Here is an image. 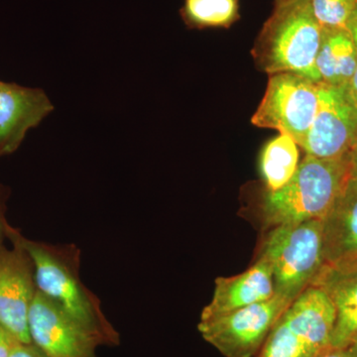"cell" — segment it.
<instances>
[{
    "instance_id": "1",
    "label": "cell",
    "mask_w": 357,
    "mask_h": 357,
    "mask_svg": "<svg viewBox=\"0 0 357 357\" xmlns=\"http://www.w3.org/2000/svg\"><path fill=\"white\" fill-rule=\"evenodd\" d=\"M13 231L31 257L37 290L62 307L100 345L119 344V333L105 317L100 300L82 281L79 248L30 241L14 227Z\"/></svg>"
},
{
    "instance_id": "2",
    "label": "cell",
    "mask_w": 357,
    "mask_h": 357,
    "mask_svg": "<svg viewBox=\"0 0 357 357\" xmlns=\"http://www.w3.org/2000/svg\"><path fill=\"white\" fill-rule=\"evenodd\" d=\"M323 28L312 14L310 0L275 2L253 46L258 69L271 76L290 73L321 83L316 68Z\"/></svg>"
},
{
    "instance_id": "3",
    "label": "cell",
    "mask_w": 357,
    "mask_h": 357,
    "mask_svg": "<svg viewBox=\"0 0 357 357\" xmlns=\"http://www.w3.org/2000/svg\"><path fill=\"white\" fill-rule=\"evenodd\" d=\"M351 178L349 157L326 160L305 155L285 187L276 192L263 191L259 208L265 229L323 220Z\"/></svg>"
},
{
    "instance_id": "4",
    "label": "cell",
    "mask_w": 357,
    "mask_h": 357,
    "mask_svg": "<svg viewBox=\"0 0 357 357\" xmlns=\"http://www.w3.org/2000/svg\"><path fill=\"white\" fill-rule=\"evenodd\" d=\"M257 257L271 269L275 295L293 303L312 285L325 265L323 220L266 229Z\"/></svg>"
},
{
    "instance_id": "5",
    "label": "cell",
    "mask_w": 357,
    "mask_h": 357,
    "mask_svg": "<svg viewBox=\"0 0 357 357\" xmlns=\"http://www.w3.org/2000/svg\"><path fill=\"white\" fill-rule=\"evenodd\" d=\"M335 319L328 296L310 286L283 312L257 357H318L331 347Z\"/></svg>"
},
{
    "instance_id": "6",
    "label": "cell",
    "mask_w": 357,
    "mask_h": 357,
    "mask_svg": "<svg viewBox=\"0 0 357 357\" xmlns=\"http://www.w3.org/2000/svg\"><path fill=\"white\" fill-rule=\"evenodd\" d=\"M319 84L290 73L271 75L251 121L287 134L302 147L318 112Z\"/></svg>"
},
{
    "instance_id": "7",
    "label": "cell",
    "mask_w": 357,
    "mask_h": 357,
    "mask_svg": "<svg viewBox=\"0 0 357 357\" xmlns=\"http://www.w3.org/2000/svg\"><path fill=\"white\" fill-rule=\"evenodd\" d=\"M291 304L275 295L222 316L199 319L198 330L204 340L225 357H253Z\"/></svg>"
},
{
    "instance_id": "8",
    "label": "cell",
    "mask_w": 357,
    "mask_h": 357,
    "mask_svg": "<svg viewBox=\"0 0 357 357\" xmlns=\"http://www.w3.org/2000/svg\"><path fill=\"white\" fill-rule=\"evenodd\" d=\"M357 142V100L351 86L319 84L318 112L301 149L314 158H349Z\"/></svg>"
},
{
    "instance_id": "9",
    "label": "cell",
    "mask_w": 357,
    "mask_h": 357,
    "mask_svg": "<svg viewBox=\"0 0 357 357\" xmlns=\"http://www.w3.org/2000/svg\"><path fill=\"white\" fill-rule=\"evenodd\" d=\"M13 248H0V326L22 344H31L28 316L37 292L34 264L8 225Z\"/></svg>"
},
{
    "instance_id": "10",
    "label": "cell",
    "mask_w": 357,
    "mask_h": 357,
    "mask_svg": "<svg viewBox=\"0 0 357 357\" xmlns=\"http://www.w3.org/2000/svg\"><path fill=\"white\" fill-rule=\"evenodd\" d=\"M35 347L49 357H98L100 344L79 321L37 290L28 316Z\"/></svg>"
},
{
    "instance_id": "11",
    "label": "cell",
    "mask_w": 357,
    "mask_h": 357,
    "mask_svg": "<svg viewBox=\"0 0 357 357\" xmlns=\"http://www.w3.org/2000/svg\"><path fill=\"white\" fill-rule=\"evenodd\" d=\"M54 105L43 89L0 81V152L20 148L30 129L53 112Z\"/></svg>"
},
{
    "instance_id": "12",
    "label": "cell",
    "mask_w": 357,
    "mask_h": 357,
    "mask_svg": "<svg viewBox=\"0 0 357 357\" xmlns=\"http://www.w3.org/2000/svg\"><path fill=\"white\" fill-rule=\"evenodd\" d=\"M215 284L213 298L204 307L201 319L222 316L275 296L271 269L261 257H256L255 262L243 273L218 277Z\"/></svg>"
},
{
    "instance_id": "13",
    "label": "cell",
    "mask_w": 357,
    "mask_h": 357,
    "mask_svg": "<svg viewBox=\"0 0 357 357\" xmlns=\"http://www.w3.org/2000/svg\"><path fill=\"white\" fill-rule=\"evenodd\" d=\"M323 241L325 265H357V180L351 178L324 218Z\"/></svg>"
},
{
    "instance_id": "14",
    "label": "cell",
    "mask_w": 357,
    "mask_h": 357,
    "mask_svg": "<svg viewBox=\"0 0 357 357\" xmlns=\"http://www.w3.org/2000/svg\"><path fill=\"white\" fill-rule=\"evenodd\" d=\"M312 286L328 296L335 319L331 347H344L357 338V265L328 266L324 265Z\"/></svg>"
},
{
    "instance_id": "15",
    "label": "cell",
    "mask_w": 357,
    "mask_h": 357,
    "mask_svg": "<svg viewBox=\"0 0 357 357\" xmlns=\"http://www.w3.org/2000/svg\"><path fill=\"white\" fill-rule=\"evenodd\" d=\"M356 66V45L349 30H323L316 61L321 84L351 86Z\"/></svg>"
},
{
    "instance_id": "16",
    "label": "cell",
    "mask_w": 357,
    "mask_h": 357,
    "mask_svg": "<svg viewBox=\"0 0 357 357\" xmlns=\"http://www.w3.org/2000/svg\"><path fill=\"white\" fill-rule=\"evenodd\" d=\"M299 148L287 134L276 136L263 147L259 169L265 191H278L292 180L301 163Z\"/></svg>"
},
{
    "instance_id": "17",
    "label": "cell",
    "mask_w": 357,
    "mask_h": 357,
    "mask_svg": "<svg viewBox=\"0 0 357 357\" xmlns=\"http://www.w3.org/2000/svg\"><path fill=\"white\" fill-rule=\"evenodd\" d=\"M239 0H184L181 20L190 30L231 27L241 18Z\"/></svg>"
},
{
    "instance_id": "18",
    "label": "cell",
    "mask_w": 357,
    "mask_h": 357,
    "mask_svg": "<svg viewBox=\"0 0 357 357\" xmlns=\"http://www.w3.org/2000/svg\"><path fill=\"white\" fill-rule=\"evenodd\" d=\"M312 14L323 30L349 29L357 0H310Z\"/></svg>"
},
{
    "instance_id": "19",
    "label": "cell",
    "mask_w": 357,
    "mask_h": 357,
    "mask_svg": "<svg viewBox=\"0 0 357 357\" xmlns=\"http://www.w3.org/2000/svg\"><path fill=\"white\" fill-rule=\"evenodd\" d=\"M9 190L6 185L0 184V248L3 245V239L6 237L7 227L9 223L7 222L6 202L8 199Z\"/></svg>"
},
{
    "instance_id": "20",
    "label": "cell",
    "mask_w": 357,
    "mask_h": 357,
    "mask_svg": "<svg viewBox=\"0 0 357 357\" xmlns=\"http://www.w3.org/2000/svg\"><path fill=\"white\" fill-rule=\"evenodd\" d=\"M318 357H357V342H351L344 347H328Z\"/></svg>"
},
{
    "instance_id": "21",
    "label": "cell",
    "mask_w": 357,
    "mask_h": 357,
    "mask_svg": "<svg viewBox=\"0 0 357 357\" xmlns=\"http://www.w3.org/2000/svg\"><path fill=\"white\" fill-rule=\"evenodd\" d=\"M9 357H49L32 344L17 342Z\"/></svg>"
},
{
    "instance_id": "22",
    "label": "cell",
    "mask_w": 357,
    "mask_h": 357,
    "mask_svg": "<svg viewBox=\"0 0 357 357\" xmlns=\"http://www.w3.org/2000/svg\"><path fill=\"white\" fill-rule=\"evenodd\" d=\"M17 340L8 331L0 326V357H9Z\"/></svg>"
},
{
    "instance_id": "23",
    "label": "cell",
    "mask_w": 357,
    "mask_h": 357,
    "mask_svg": "<svg viewBox=\"0 0 357 357\" xmlns=\"http://www.w3.org/2000/svg\"><path fill=\"white\" fill-rule=\"evenodd\" d=\"M349 30L351 32L352 39H354V45H356V70H354V77L351 84V89L352 93L356 96L357 100V9L352 16L351 21H349Z\"/></svg>"
},
{
    "instance_id": "24",
    "label": "cell",
    "mask_w": 357,
    "mask_h": 357,
    "mask_svg": "<svg viewBox=\"0 0 357 357\" xmlns=\"http://www.w3.org/2000/svg\"><path fill=\"white\" fill-rule=\"evenodd\" d=\"M349 161H351V178L357 180V142L349 156Z\"/></svg>"
},
{
    "instance_id": "25",
    "label": "cell",
    "mask_w": 357,
    "mask_h": 357,
    "mask_svg": "<svg viewBox=\"0 0 357 357\" xmlns=\"http://www.w3.org/2000/svg\"><path fill=\"white\" fill-rule=\"evenodd\" d=\"M281 1V0H275V2Z\"/></svg>"
},
{
    "instance_id": "26",
    "label": "cell",
    "mask_w": 357,
    "mask_h": 357,
    "mask_svg": "<svg viewBox=\"0 0 357 357\" xmlns=\"http://www.w3.org/2000/svg\"><path fill=\"white\" fill-rule=\"evenodd\" d=\"M0 156H2V155H1V152H0Z\"/></svg>"
},
{
    "instance_id": "27",
    "label": "cell",
    "mask_w": 357,
    "mask_h": 357,
    "mask_svg": "<svg viewBox=\"0 0 357 357\" xmlns=\"http://www.w3.org/2000/svg\"><path fill=\"white\" fill-rule=\"evenodd\" d=\"M356 342H357V338H356Z\"/></svg>"
}]
</instances>
